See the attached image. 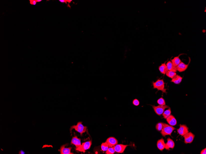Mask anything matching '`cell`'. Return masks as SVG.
Instances as JSON below:
<instances>
[{"mask_svg": "<svg viewBox=\"0 0 206 154\" xmlns=\"http://www.w3.org/2000/svg\"><path fill=\"white\" fill-rule=\"evenodd\" d=\"M36 2H41L42 0H36Z\"/></svg>", "mask_w": 206, "mask_h": 154, "instance_id": "cell-31", "label": "cell"}, {"mask_svg": "<svg viewBox=\"0 0 206 154\" xmlns=\"http://www.w3.org/2000/svg\"><path fill=\"white\" fill-rule=\"evenodd\" d=\"M166 62H165L164 63L161 64V66L159 67V70L161 74H165L168 71L166 64Z\"/></svg>", "mask_w": 206, "mask_h": 154, "instance_id": "cell-16", "label": "cell"}, {"mask_svg": "<svg viewBox=\"0 0 206 154\" xmlns=\"http://www.w3.org/2000/svg\"><path fill=\"white\" fill-rule=\"evenodd\" d=\"M182 79L183 78L180 76L177 75L172 79L171 82L175 84H179L182 82Z\"/></svg>", "mask_w": 206, "mask_h": 154, "instance_id": "cell-19", "label": "cell"}, {"mask_svg": "<svg viewBox=\"0 0 206 154\" xmlns=\"http://www.w3.org/2000/svg\"><path fill=\"white\" fill-rule=\"evenodd\" d=\"M59 1L61 3H65L66 4H67V2L66 0H59Z\"/></svg>", "mask_w": 206, "mask_h": 154, "instance_id": "cell-29", "label": "cell"}, {"mask_svg": "<svg viewBox=\"0 0 206 154\" xmlns=\"http://www.w3.org/2000/svg\"><path fill=\"white\" fill-rule=\"evenodd\" d=\"M163 125L162 122H159L157 123L156 126V129L159 131H161L163 129Z\"/></svg>", "mask_w": 206, "mask_h": 154, "instance_id": "cell-23", "label": "cell"}, {"mask_svg": "<svg viewBox=\"0 0 206 154\" xmlns=\"http://www.w3.org/2000/svg\"><path fill=\"white\" fill-rule=\"evenodd\" d=\"M166 65L167 66L168 70L169 71L174 72H175L177 71L176 67L174 66L171 61L170 60L168 61L166 64Z\"/></svg>", "mask_w": 206, "mask_h": 154, "instance_id": "cell-18", "label": "cell"}, {"mask_svg": "<svg viewBox=\"0 0 206 154\" xmlns=\"http://www.w3.org/2000/svg\"><path fill=\"white\" fill-rule=\"evenodd\" d=\"M133 104L135 106H138L140 104V102L137 99H135L133 101Z\"/></svg>", "mask_w": 206, "mask_h": 154, "instance_id": "cell-26", "label": "cell"}, {"mask_svg": "<svg viewBox=\"0 0 206 154\" xmlns=\"http://www.w3.org/2000/svg\"><path fill=\"white\" fill-rule=\"evenodd\" d=\"M29 1L30 3L31 4L36 5L37 2L36 0H29Z\"/></svg>", "mask_w": 206, "mask_h": 154, "instance_id": "cell-27", "label": "cell"}, {"mask_svg": "<svg viewBox=\"0 0 206 154\" xmlns=\"http://www.w3.org/2000/svg\"><path fill=\"white\" fill-rule=\"evenodd\" d=\"M101 149L103 151H106L109 148V146L105 142V143H102L101 146Z\"/></svg>", "mask_w": 206, "mask_h": 154, "instance_id": "cell-22", "label": "cell"}, {"mask_svg": "<svg viewBox=\"0 0 206 154\" xmlns=\"http://www.w3.org/2000/svg\"><path fill=\"white\" fill-rule=\"evenodd\" d=\"M128 146V145L117 144L114 146V147L115 152L118 153H124L125 150Z\"/></svg>", "mask_w": 206, "mask_h": 154, "instance_id": "cell-9", "label": "cell"}, {"mask_svg": "<svg viewBox=\"0 0 206 154\" xmlns=\"http://www.w3.org/2000/svg\"><path fill=\"white\" fill-rule=\"evenodd\" d=\"M157 103L160 105H165L166 103L164 99L163 98H161L157 100Z\"/></svg>", "mask_w": 206, "mask_h": 154, "instance_id": "cell-25", "label": "cell"}, {"mask_svg": "<svg viewBox=\"0 0 206 154\" xmlns=\"http://www.w3.org/2000/svg\"><path fill=\"white\" fill-rule=\"evenodd\" d=\"M201 154H206V149H204L201 152Z\"/></svg>", "mask_w": 206, "mask_h": 154, "instance_id": "cell-28", "label": "cell"}, {"mask_svg": "<svg viewBox=\"0 0 206 154\" xmlns=\"http://www.w3.org/2000/svg\"><path fill=\"white\" fill-rule=\"evenodd\" d=\"M184 138L185 143L190 144L192 143L195 137V135L191 132H188L183 136Z\"/></svg>", "mask_w": 206, "mask_h": 154, "instance_id": "cell-7", "label": "cell"}, {"mask_svg": "<svg viewBox=\"0 0 206 154\" xmlns=\"http://www.w3.org/2000/svg\"><path fill=\"white\" fill-rule=\"evenodd\" d=\"M167 142L165 144V148L167 150H170V148L174 149L175 147V143L172 140L169 138L167 139Z\"/></svg>", "mask_w": 206, "mask_h": 154, "instance_id": "cell-11", "label": "cell"}, {"mask_svg": "<svg viewBox=\"0 0 206 154\" xmlns=\"http://www.w3.org/2000/svg\"><path fill=\"white\" fill-rule=\"evenodd\" d=\"M165 74L167 76L172 79L177 75L176 73L174 72L169 71V70L167 71Z\"/></svg>", "mask_w": 206, "mask_h": 154, "instance_id": "cell-21", "label": "cell"}, {"mask_svg": "<svg viewBox=\"0 0 206 154\" xmlns=\"http://www.w3.org/2000/svg\"><path fill=\"white\" fill-rule=\"evenodd\" d=\"M66 145H64L61 147L60 148V153L61 154H72L73 153H71V151L72 148L71 147L69 148H65V146Z\"/></svg>", "mask_w": 206, "mask_h": 154, "instance_id": "cell-15", "label": "cell"}, {"mask_svg": "<svg viewBox=\"0 0 206 154\" xmlns=\"http://www.w3.org/2000/svg\"><path fill=\"white\" fill-rule=\"evenodd\" d=\"M106 142L108 144L109 147H114L118 143L117 140L113 137H110L108 138Z\"/></svg>", "mask_w": 206, "mask_h": 154, "instance_id": "cell-10", "label": "cell"}, {"mask_svg": "<svg viewBox=\"0 0 206 154\" xmlns=\"http://www.w3.org/2000/svg\"><path fill=\"white\" fill-rule=\"evenodd\" d=\"M24 153L23 152V151H21V152L19 153V154H24Z\"/></svg>", "mask_w": 206, "mask_h": 154, "instance_id": "cell-32", "label": "cell"}, {"mask_svg": "<svg viewBox=\"0 0 206 154\" xmlns=\"http://www.w3.org/2000/svg\"><path fill=\"white\" fill-rule=\"evenodd\" d=\"M115 151L114 149V147H109L106 151V153L107 154H113L115 153Z\"/></svg>", "mask_w": 206, "mask_h": 154, "instance_id": "cell-24", "label": "cell"}, {"mask_svg": "<svg viewBox=\"0 0 206 154\" xmlns=\"http://www.w3.org/2000/svg\"><path fill=\"white\" fill-rule=\"evenodd\" d=\"M152 106L156 114L159 116L163 114L165 109L169 108V106L166 105H159L157 106L154 105H152Z\"/></svg>", "mask_w": 206, "mask_h": 154, "instance_id": "cell-4", "label": "cell"}, {"mask_svg": "<svg viewBox=\"0 0 206 154\" xmlns=\"http://www.w3.org/2000/svg\"><path fill=\"white\" fill-rule=\"evenodd\" d=\"M73 129H74L76 131L78 132L80 134L81 136H82V134L85 133L87 129V127L85 126L82 124V122H79L77 123L76 125H73L71 127L70 131L71 132Z\"/></svg>", "mask_w": 206, "mask_h": 154, "instance_id": "cell-3", "label": "cell"}, {"mask_svg": "<svg viewBox=\"0 0 206 154\" xmlns=\"http://www.w3.org/2000/svg\"><path fill=\"white\" fill-rule=\"evenodd\" d=\"M183 54H179L178 56L174 57L173 59H172L171 60L172 63L174 66H175V67L178 66V65L182 62V61L180 59V58L179 57L181 55Z\"/></svg>", "mask_w": 206, "mask_h": 154, "instance_id": "cell-17", "label": "cell"}, {"mask_svg": "<svg viewBox=\"0 0 206 154\" xmlns=\"http://www.w3.org/2000/svg\"><path fill=\"white\" fill-rule=\"evenodd\" d=\"M71 144L74 145L76 148H78L81 145L80 139L77 138V136L73 137L72 138Z\"/></svg>", "mask_w": 206, "mask_h": 154, "instance_id": "cell-13", "label": "cell"}, {"mask_svg": "<svg viewBox=\"0 0 206 154\" xmlns=\"http://www.w3.org/2000/svg\"><path fill=\"white\" fill-rule=\"evenodd\" d=\"M169 125L171 126H175L177 125V121L175 117L172 115H170L166 119Z\"/></svg>", "mask_w": 206, "mask_h": 154, "instance_id": "cell-12", "label": "cell"}, {"mask_svg": "<svg viewBox=\"0 0 206 154\" xmlns=\"http://www.w3.org/2000/svg\"><path fill=\"white\" fill-rule=\"evenodd\" d=\"M171 113V108L169 107V109L164 111L162 115L163 116L164 118L165 119H166L170 115Z\"/></svg>", "mask_w": 206, "mask_h": 154, "instance_id": "cell-20", "label": "cell"}, {"mask_svg": "<svg viewBox=\"0 0 206 154\" xmlns=\"http://www.w3.org/2000/svg\"><path fill=\"white\" fill-rule=\"evenodd\" d=\"M91 145V141L85 142L83 143L78 148L76 149V150L80 152L84 153L86 150L90 149Z\"/></svg>", "mask_w": 206, "mask_h": 154, "instance_id": "cell-5", "label": "cell"}, {"mask_svg": "<svg viewBox=\"0 0 206 154\" xmlns=\"http://www.w3.org/2000/svg\"><path fill=\"white\" fill-rule=\"evenodd\" d=\"M189 61L187 64H186L183 62H182L176 67L177 71H179L180 72H182L186 71L187 70L191 61V58L189 57Z\"/></svg>", "mask_w": 206, "mask_h": 154, "instance_id": "cell-6", "label": "cell"}, {"mask_svg": "<svg viewBox=\"0 0 206 154\" xmlns=\"http://www.w3.org/2000/svg\"><path fill=\"white\" fill-rule=\"evenodd\" d=\"M163 128L161 132L162 135L163 137H165L167 135L171 136L172 133L174 130H175V128L166 123H163Z\"/></svg>", "mask_w": 206, "mask_h": 154, "instance_id": "cell-2", "label": "cell"}, {"mask_svg": "<svg viewBox=\"0 0 206 154\" xmlns=\"http://www.w3.org/2000/svg\"><path fill=\"white\" fill-rule=\"evenodd\" d=\"M153 89H157L158 91L167 93V89L165 88V83L163 79H158L156 82H153Z\"/></svg>", "mask_w": 206, "mask_h": 154, "instance_id": "cell-1", "label": "cell"}, {"mask_svg": "<svg viewBox=\"0 0 206 154\" xmlns=\"http://www.w3.org/2000/svg\"><path fill=\"white\" fill-rule=\"evenodd\" d=\"M165 143L164 140L162 138L157 141V148L160 151H162L165 149Z\"/></svg>", "mask_w": 206, "mask_h": 154, "instance_id": "cell-14", "label": "cell"}, {"mask_svg": "<svg viewBox=\"0 0 206 154\" xmlns=\"http://www.w3.org/2000/svg\"><path fill=\"white\" fill-rule=\"evenodd\" d=\"M66 1L67 2H68V6H69V7L70 8V6L69 4V3H70L72 1V0H66Z\"/></svg>", "mask_w": 206, "mask_h": 154, "instance_id": "cell-30", "label": "cell"}, {"mask_svg": "<svg viewBox=\"0 0 206 154\" xmlns=\"http://www.w3.org/2000/svg\"><path fill=\"white\" fill-rule=\"evenodd\" d=\"M188 128L185 125H180V127L177 130L179 135L183 136L186 133L189 132Z\"/></svg>", "mask_w": 206, "mask_h": 154, "instance_id": "cell-8", "label": "cell"}]
</instances>
